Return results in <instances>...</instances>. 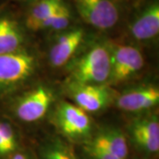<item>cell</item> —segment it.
I'll use <instances>...</instances> for the list:
<instances>
[{
  "label": "cell",
  "instance_id": "cell-2",
  "mask_svg": "<svg viewBox=\"0 0 159 159\" xmlns=\"http://www.w3.org/2000/svg\"><path fill=\"white\" fill-rule=\"evenodd\" d=\"M54 119L57 129L70 141L87 142L91 138L90 118L76 104L66 101L60 102Z\"/></svg>",
  "mask_w": 159,
  "mask_h": 159
},
{
  "label": "cell",
  "instance_id": "cell-14",
  "mask_svg": "<svg viewBox=\"0 0 159 159\" xmlns=\"http://www.w3.org/2000/svg\"><path fill=\"white\" fill-rule=\"evenodd\" d=\"M61 0H41L36 3L29 11L27 26L34 30L36 26L51 15L62 5Z\"/></svg>",
  "mask_w": 159,
  "mask_h": 159
},
{
  "label": "cell",
  "instance_id": "cell-16",
  "mask_svg": "<svg viewBox=\"0 0 159 159\" xmlns=\"http://www.w3.org/2000/svg\"><path fill=\"white\" fill-rule=\"evenodd\" d=\"M71 20V13L68 7L64 4L57 8L51 15L40 22L34 30L39 29H52V30H62L67 28Z\"/></svg>",
  "mask_w": 159,
  "mask_h": 159
},
{
  "label": "cell",
  "instance_id": "cell-18",
  "mask_svg": "<svg viewBox=\"0 0 159 159\" xmlns=\"http://www.w3.org/2000/svg\"><path fill=\"white\" fill-rule=\"evenodd\" d=\"M85 150L90 159H119L110 153H107L98 148L90 147L89 145L85 146Z\"/></svg>",
  "mask_w": 159,
  "mask_h": 159
},
{
  "label": "cell",
  "instance_id": "cell-8",
  "mask_svg": "<svg viewBox=\"0 0 159 159\" xmlns=\"http://www.w3.org/2000/svg\"><path fill=\"white\" fill-rule=\"evenodd\" d=\"M132 142L142 152L150 155L159 151V121L155 115L135 119L128 126Z\"/></svg>",
  "mask_w": 159,
  "mask_h": 159
},
{
  "label": "cell",
  "instance_id": "cell-9",
  "mask_svg": "<svg viewBox=\"0 0 159 159\" xmlns=\"http://www.w3.org/2000/svg\"><path fill=\"white\" fill-rule=\"evenodd\" d=\"M159 102V89L144 86L127 90L116 98L117 107L125 111H142L155 107Z\"/></svg>",
  "mask_w": 159,
  "mask_h": 159
},
{
  "label": "cell",
  "instance_id": "cell-11",
  "mask_svg": "<svg viewBox=\"0 0 159 159\" xmlns=\"http://www.w3.org/2000/svg\"><path fill=\"white\" fill-rule=\"evenodd\" d=\"M84 31L77 29L59 36L50 51V61L55 67H60L68 62L81 43Z\"/></svg>",
  "mask_w": 159,
  "mask_h": 159
},
{
  "label": "cell",
  "instance_id": "cell-5",
  "mask_svg": "<svg viewBox=\"0 0 159 159\" xmlns=\"http://www.w3.org/2000/svg\"><path fill=\"white\" fill-rule=\"evenodd\" d=\"M74 4L83 20L98 29H111L119 20L113 0H74Z\"/></svg>",
  "mask_w": 159,
  "mask_h": 159
},
{
  "label": "cell",
  "instance_id": "cell-17",
  "mask_svg": "<svg viewBox=\"0 0 159 159\" xmlns=\"http://www.w3.org/2000/svg\"><path fill=\"white\" fill-rule=\"evenodd\" d=\"M18 141L11 125L0 120V157H5L15 153Z\"/></svg>",
  "mask_w": 159,
  "mask_h": 159
},
{
  "label": "cell",
  "instance_id": "cell-1",
  "mask_svg": "<svg viewBox=\"0 0 159 159\" xmlns=\"http://www.w3.org/2000/svg\"><path fill=\"white\" fill-rule=\"evenodd\" d=\"M70 84L102 85L111 75L109 46L97 44L76 59L69 70Z\"/></svg>",
  "mask_w": 159,
  "mask_h": 159
},
{
  "label": "cell",
  "instance_id": "cell-12",
  "mask_svg": "<svg viewBox=\"0 0 159 159\" xmlns=\"http://www.w3.org/2000/svg\"><path fill=\"white\" fill-rule=\"evenodd\" d=\"M131 34L137 40L146 41L156 37L159 33V6H148L131 25Z\"/></svg>",
  "mask_w": 159,
  "mask_h": 159
},
{
  "label": "cell",
  "instance_id": "cell-6",
  "mask_svg": "<svg viewBox=\"0 0 159 159\" xmlns=\"http://www.w3.org/2000/svg\"><path fill=\"white\" fill-rule=\"evenodd\" d=\"M53 102V94L50 89L39 86L24 95L16 103L15 114L24 122H35L41 119Z\"/></svg>",
  "mask_w": 159,
  "mask_h": 159
},
{
  "label": "cell",
  "instance_id": "cell-15",
  "mask_svg": "<svg viewBox=\"0 0 159 159\" xmlns=\"http://www.w3.org/2000/svg\"><path fill=\"white\" fill-rule=\"evenodd\" d=\"M42 159H78L68 144L58 139L47 142L41 148Z\"/></svg>",
  "mask_w": 159,
  "mask_h": 159
},
{
  "label": "cell",
  "instance_id": "cell-3",
  "mask_svg": "<svg viewBox=\"0 0 159 159\" xmlns=\"http://www.w3.org/2000/svg\"><path fill=\"white\" fill-rule=\"evenodd\" d=\"M34 57L27 52L0 54V94L20 85L33 74Z\"/></svg>",
  "mask_w": 159,
  "mask_h": 159
},
{
  "label": "cell",
  "instance_id": "cell-4",
  "mask_svg": "<svg viewBox=\"0 0 159 159\" xmlns=\"http://www.w3.org/2000/svg\"><path fill=\"white\" fill-rule=\"evenodd\" d=\"M111 56L110 83H119L139 73L144 66V57L137 48L124 44L109 45Z\"/></svg>",
  "mask_w": 159,
  "mask_h": 159
},
{
  "label": "cell",
  "instance_id": "cell-7",
  "mask_svg": "<svg viewBox=\"0 0 159 159\" xmlns=\"http://www.w3.org/2000/svg\"><path fill=\"white\" fill-rule=\"evenodd\" d=\"M70 91L75 104L86 112L101 111L113 98L112 90L104 84H70Z\"/></svg>",
  "mask_w": 159,
  "mask_h": 159
},
{
  "label": "cell",
  "instance_id": "cell-13",
  "mask_svg": "<svg viewBox=\"0 0 159 159\" xmlns=\"http://www.w3.org/2000/svg\"><path fill=\"white\" fill-rule=\"evenodd\" d=\"M24 37L18 23L8 16H0V54L20 51Z\"/></svg>",
  "mask_w": 159,
  "mask_h": 159
},
{
  "label": "cell",
  "instance_id": "cell-19",
  "mask_svg": "<svg viewBox=\"0 0 159 159\" xmlns=\"http://www.w3.org/2000/svg\"><path fill=\"white\" fill-rule=\"evenodd\" d=\"M8 159H31L28 155L24 153H13Z\"/></svg>",
  "mask_w": 159,
  "mask_h": 159
},
{
  "label": "cell",
  "instance_id": "cell-10",
  "mask_svg": "<svg viewBox=\"0 0 159 159\" xmlns=\"http://www.w3.org/2000/svg\"><path fill=\"white\" fill-rule=\"evenodd\" d=\"M93 148L103 150L119 159H126L128 156V145L126 137L117 129H102L86 142Z\"/></svg>",
  "mask_w": 159,
  "mask_h": 159
}]
</instances>
